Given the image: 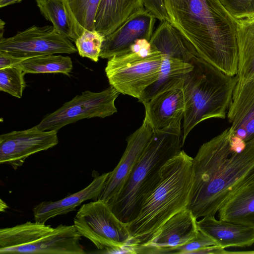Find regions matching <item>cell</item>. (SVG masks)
Returning a JSON list of instances; mask_svg holds the SVG:
<instances>
[{
	"label": "cell",
	"instance_id": "cell-1",
	"mask_svg": "<svg viewBox=\"0 0 254 254\" xmlns=\"http://www.w3.org/2000/svg\"><path fill=\"white\" fill-rule=\"evenodd\" d=\"M230 128L203 143L193 158L188 208L196 218L215 216L238 190L254 181V138L244 147L232 142Z\"/></svg>",
	"mask_w": 254,
	"mask_h": 254
},
{
	"label": "cell",
	"instance_id": "cell-2",
	"mask_svg": "<svg viewBox=\"0 0 254 254\" xmlns=\"http://www.w3.org/2000/svg\"><path fill=\"white\" fill-rule=\"evenodd\" d=\"M167 21L186 46L230 76L238 72V21L218 0H163Z\"/></svg>",
	"mask_w": 254,
	"mask_h": 254
},
{
	"label": "cell",
	"instance_id": "cell-3",
	"mask_svg": "<svg viewBox=\"0 0 254 254\" xmlns=\"http://www.w3.org/2000/svg\"><path fill=\"white\" fill-rule=\"evenodd\" d=\"M192 163L193 158L181 150L162 167L159 179L127 223L131 248L148 243L170 218L188 208L193 184Z\"/></svg>",
	"mask_w": 254,
	"mask_h": 254
},
{
	"label": "cell",
	"instance_id": "cell-4",
	"mask_svg": "<svg viewBox=\"0 0 254 254\" xmlns=\"http://www.w3.org/2000/svg\"><path fill=\"white\" fill-rule=\"evenodd\" d=\"M191 71L185 76L183 89L185 108L182 146L190 131L199 123L211 118L225 119L237 78L195 57Z\"/></svg>",
	"mask_w": 254,
	"mask_h": 254
},
{
	"label": "cell",
	"instance_id": "cell-5",
	"mask_svg": "<svg viewBox=\"0 0 254 254\" xmlns=\"http://www.w3.org/2000/svg\"><path fill=\"white\" fill-rule=\"evenodd\" d=\"M182 142V130L153 129L122 191L109 204L121 221L128 223L133 219L141 200L159 179L162 167L181 150Z\"/></svg>",
	"mask_w": 254,
	"mask_h": 254
},
{
	"label": "cell",
	"instance_id": "cell-6",
	"mask_svg": "<svg viewBox=\"0 0 254 254\" xmlns=\"http://www.w3.org/2000/svg\"><path fill=\"white\" fill-rule=\"evenodd\" d=\"M161 53L150 41L139 39L127 50L108 59L105 71L110 85L120 93L137 98L158 78Z\"/></svg>",
	"mask_w": 254,
	"mask_h": 254
},
{
	"label": "cell",
	"instance_id": "cell-7",
	"mask_svg": "<svg viewBox=\"0 0 254 254\" xmlns=\"http://www.w3.org/2000/svg\"><path fill=\"white\" fill-rule=\"evenodd\" d=\"M73 221L79 233L99 250H105L107 253L130 254L126 247L130 238L127 223L116 216L107 202L96 200L84 204Z\"/></svg>",
	"mask_w": 254,
	"mask_h": 254
},
{
	"label": "cell",
	"instance_id": "cell-8",
	"mask_svg": "<svg viewBox=\"0 0 254 254\" xmlns=\"http://www.w3.org/2000/svg\"><path fill=\"white\" fill-rule=\"evenodd\" d=\"M120 94L111 85L101 92L85 91L46 115L35 126L41 130L58 131L82 119L111 116L117 112L115 102Z\"/></svg>",
	"mask_w": 254,
	"mask_h": 254
},
{
	"label": "cell",
	"instance_id": "cell-9",
	"mask_svg": "<svg viewBox=\"0 0 254 254\" xmlns=\"http://www.w3.org/2000/svg\"><path fill=\"white\" fill-rule=\"evenodd\" d=\"M0 51L27 59L55 54H74L76 48L53 26H33L9 38L0 39Z\"/></svg>",
	"mask_w": 254,
	"mask_h": 254
},
{
	"label": "cell",
	"instance_id": "cell-10",
	"mask_svg": "<svg viewBox=\"0 0 254 254\" xmlns=\"http://www.w3.org/2000/svg\"><path fill=\"white\" fill-rule=\"evenodd\" d=\"M56 130H41L36 126L0 135V164L9 165L15 170L30 156L57 145Z\"/></svg>",
	"mask_w": 254,
	"mask_h": 254
},
{
	"label": "cell",
	"instance_id": "cell-11",
	"mask_svg": "<svg viewBox=\"0 0 254 254\" xmlns=\"http://www.w3.org/2000/svg\"><path fill=\"white\" fill-rule=\"evenodd\" d=\"M153 133V128L151 122L145 115L141 126L127 137L125 151L118 164L109 172L104 188L97 200H102L109 204L116 198L150 141Z\"/></svg>",
	"mask_w": 254,
	"mask_h": 254
},
{
	"label": "cell",
	"instance_id": "cell-12",
	"mask_svg": "<svg viewBox=\"0 0 254 254\" xmlns=\"http://www.w3.org/2000/svg\"><path fill=\"white\" fill-rule=\"evenodd\" d=\"M197 219L188 208L170 218L147 244L133 248L135 254H168L194 238L199 229Z\"/></svg>",
	"mask_w": 254,
	"mask_h": 254
},
{
	"label": "cell",
	"instance_id": "cell-13",
	"mask_svg": "<svg viewBox=\"0 0 254 254\" xmlns=\"http://www.w3.org/2000/svg\"><path fill=\"white\" fill-rule=\"evenodd\" d=\"M156 18L144 9L132 16L103 42L100 58L109 59L127 50L139 39L150 41Z\"/></svg>",
	"mask_w": 254,
	"mask_h": 254
},
{
	"label": "cell",
	"instance_id": "cell-14",
	"mask_svg": "<svg viewBox=\"0 0 254 254\" xmlns=\"http://www.w3.org/2000/svg\"><path fill=\"white\" fill-rule=\"evenodd\" d=\"M183 84L160 93L143 104L154 130L182 129L185 108Z\"/></svg>",
	"mask_w": 254,
	"mask_h": 254
},
{
	"label": "cell",
	"instance_id": "cell-15",
	"mask_svg": "<svg viewBox=\"0 0 254 254\" xmlns=\"http://www.w3.org/2000/svg\"><path fill=\"white\" fill-rule=\"evenodd\" d=\"M82 236L74 225L61 224L32 243L0 249L2 254H85L80 241Z\"/></svg>",
	"mask_w": 254,
	"mask_h": 254
},
{
	"label": "cell",
	"instance_id": "cell-16",
	"mask_svg": "<svg viewBox=\"0 0 254 254\" xmlns=\"http://www.w3.org/2000/svg\"><path fill=\"white\" fill-rule=\"evenodd\" d=\"M227 117L233 137L245 143L254 138V78L237 82Z\"/></svg>",
	"mask_w": 254,
	"mask_h": 254
},
{
	"label": "cell",
	"instance_id": "cell-17",
	"mask_svg": "<svg viewBox=\"0 0 254 254\" xmlns=\"http://www.w3.org/2000/svg\"><path fill=\"white\" fill-rule=\"evenodd\" d=\"M109 172L94 177L92 182L83 189L56 201H45L32 209L35 222L44 223L59 215L74 211L82 202L90 199L96 200L101 192Z\"/></svg>",
	"mask_w": 254,
	"mask_h": 254
},
{
	"label": "cell",
	"instance_id": "cell-18",
	"mask_svg": "<svg viewBox=\"0 0 254 254\" xmlns=\"http://www.w3.org/2000/svg\"><path fill=\"white\" fill-rule=\"evenodd\" d=\"M197 224L200 230L224 249L244 248L254 244V227L217 220L214 216L204 217Z\"/></svg>",
	"mask_w": 254,
	"mask_h": 254
},
{
	"label": "cell",
	"instance_id": "cell-19",
	"mask_svg": "<svg viewBox=\"0 0 254 254\" xmlns=\"http://www.w3.org/2000/svg\"><path fill=\"white\" fill-rule=\"evenodd\" d=\"M144 9L143 0H101L95 17V29L106 37Z\"/></svg>",
	"mask_w": 254,
	"mask_h": 254
},
{
	"label": "cell",
	"instance_id": "cell-20",
	"mask_svg": "<svg viewBox=\"0 0 254 254\" xmlns=\"http://www.w3.org/2000/svg\"><path fill=\"white\" fill-rule=\"evenodd\" d=\"M42 15L61 34L75 41L85 28L79 23L66 0H35Z\"/></svg>",
	"mask_w": 254,
	"mask_h": 254
},
{
	"label": "cell",
	"instance_id": "cell-21",
	"mask_svg": "<svg viewBox=\"0 0 254 254\" xmlns=\"http://www.w3.org/2000/svg\"><path fill=\"white\" fill-rule=\"evenodd\" d=\"M218 212L220 220L254 227V181L235 191Z\"/></svg>",
	"mask_w": 254,
	"mask_h": 254
},
{
	"label": "cell",
	"instance_id": "cell-22",
	"mask_svg": "<svg viewBox=\"0 0 254 254\" xmlns=\"http://www.w3.org/2000/svg\"><path fill=\"white\" fill-rule=\"evenodd\" d=\"M160 71L157 79L143 92L139 102L143 104L164 91L184 82L186 74L193 68L190 63L162 55Z\"/></svg>",
	"mask_w": 254,
	"mask_h": 254
},
{
	"label": "cell",
	"instance_id": "cell-23",
	"mask_svg": "<svg viewBox=\"0 0 254 254\" xmlns=\"http://www.w3.org/2000/svg\"><path fill=\"white\" fill-rule=\"evenodd\" d=\"M150 43L163 56L190 63L196 57L187 47L176 29L167 20L161 22L154 31Z\"/></svg>",
	"mask_w": 254,
	"mask_h": 254
},
{
	"label": "cell",
	"instance_id": "cell-24",
	"mask_svg": "<svg viewBox=\"0 0 254 254\" xmlns=\"http://www.w3.org/2000/svg\"><path fill=\"white\" fill-rule=\"evenodd\" d=\"M237 82L254 78V19L239 21Z\"/></svg>",
	"mask_w": 254,
	"mask_h": 254
},
{
	"label": "cell",
	"instance_id": "cell-25",
	"mask_svg": "<svg viewBox=\"0 0 254 254\" xmlns=\"http://www.w3.org/2000/svg\"><path fill=\"white\" fill-rule=\"evenodd\" d=\"M54 228L37 222L27 221L12 227L0 229V249L16 247L33 243Z\"/></svg>",
	"mask_w": 254,
	"mask_h": 254
},
{
	"label": "cell",
	"instance_id": "cell-26",
	"mask_svg": "<svg viewBox=\"0 0 254 254\" xmlns=\"http://www.w3.org/2000/svg\"><path fill=\"white\" fill-rule=\"evenodd\" d=\"M26 73H61L69 75L72 62L68 56L46 55L25 59L16 64Z\"/></svg>",
	"mask_w": 254,
	"mask_h": 254
},
{
	"label": "cell",
	"instance_id": "cell-27",
	"mask_svg": "<svg viewBox=\"0 0 254 254\" xmlns=\"http://www.w3.org/2000/svg\"><path fill=\"white\" fill-rule=\"evenodd\" d=\"M25 74L23 70L16 64L0 68V90L21 98L26 86Z\"/></svg>",
	"mask_w": 254,
	"mask_h": 254
},
{
	"label": "cell",
	"instance_id": "cell-28",
	"mask_svg": "<svg viewBox=\"0 0 254 254\" xmlns=\"http://www.w3.org/2000/svg\"><path fill=\"white\" fill-rule=\"evenodd\" d=\"M105 36L96 30L84 29L82 35L75 41L79 55L97 62Z\"/></svg>",
	"mask_w": 254,
	"mask_h": 254
},
{
	"label": "cell",
	"instance_id": "cell-29",
	"mask_svg": "<svg viewBox=\"0 0 254 254\" xmlns=\"http://www.w3.org/2000/svg\"><path fill=\"white\" fill-rule=\"evenodd\" d=\"M79 23L85 29L94 30L95 19L101 0H66Z\"/></svg>",
	"mask_w": 254,
	"mask_h": 254
},
{
	"label": "cell",
	"instance_id": "cell-30",
	"mask_svg": "<svg viewBox=\"0 0 254 254\" xmlns=\"http://www.w3.org/2000/svg\"><path fill=\"white\" fill-rule=\"evenodd\" d=\"M238 22L254 19V0H218Z\"/></svg>",
	"mask_w": 254,
	"mask_h": 254
},
{
	"label": "cell",
	"instance_id": "cell-31",
	"mask_svg": "<svg viewBox=\"0 0 254 254\" xmlns=\"http://www.w3.org/2000/svg\"><path fill=\"white\" fill-rule=\"evenodd\" d=\"M217 245L210 237L199 229L196 237L189 243L171 250L168 254H192L202 249Z\"/></svg>",
	"mask_w": 254,
	"mask_h": 254
},
{
	"label": "cell",
	"instance_id": "cell-32",
	"mask_svg": "<svg viewBox=\"0 0 254 254\" xmlns=\"http://www.w3.org/2000/svg\"><path fill=\"white\" fill-rule=\"evenodd\" d=\"M144 8L161 22L168 17L163 0H143Z\"/></svg>",
	"mask_w": 254,
	"mask_h": 254
},
{
	"label": "cell",
	"instance_id": "cell-33",
	"mask_svg": "<svg viewBox=\"0 0 254 254\" xmlns=\"http://www.w3.org/2000/svg\"><path fill=\"white\" fill-rule=\"evenodd\" d=\"M25 59L14 57L0 51V69L14 65Z\"/></svg>",
	"mask_w": 254,
	"mask_h": 254
},
{
	"label": "cell",
	"instance_id": "cell-34",
	"mask_svg": "<svg viewBox=\"0 0 254 254\" xmlns=\"http://www.w3.org/2000/svg\"><path fill=\"white\" fill-rule=\"evenodd\" d=\"M197 254H230L222 247L215 245L206 247L199 250Z\"/></svg>",
	"mask_w": 254,
	"mask_h": 254
},
{
	"label": "cell",
	"instance_id": "cell-35",
	"mask_svg": "<svg viewBox=\"0 0 254 254\" xmlns=\"http://www.w3.org/2000/svg\"><path fill=\"white\" fill-rule=\"evenodd\" d=\"M22 0H0V7L1 8L17 3L21 1Z\"/></svg>",
	"mask_w": 254,
	"mask_h": 254
},
{
	"label": "cell",
	"instance_id": "cell-36",
	"mask_svg": "<svg viewBox=\"0 0 254 254\" xmlns=\"http://www.w3.org/2000/svg\"><path fill=\"white\" fill-rule=\"evenodd\" d=\"M5 23L1 19L0 20V39L3 37V34L4 33Z\"/></svg>",
	"mask_w": 254,
	"mask_h": 254
},
{
	"label": "cell",
	"instance_id": "cell-37",
	"mask_svg": "<svg viewBox=\"0 0 254 254\" xmlns=\"http://www.w3.org/2000/svg\"><path fill=\"white\" fill-rule=\"evenodd\" d=\"M8 208L7 205L1 199L0 201V210L4 212Z\"/></svg>",
	"mask_w": 254,
	"mask_h": 254
},
{
	"label": "cell",
	"instance_id": "cell-38",
	"mask_svg": "<svg viewBox=\"0 0 254 254\" xmlns=\"http://www.w3.org/2000/svg\"><path fill=\"white\" fill-rule=\"evenodd\" d=\"M233 254L237 253V254H254V251H251V252H232Z\"/></svg>",
	"mask_w": 254,
	"mask_h": 254
}]
</instances>
